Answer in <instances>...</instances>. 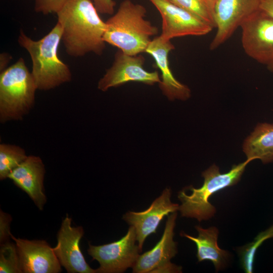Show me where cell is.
Instances as JSON below:
<instances>
[{
  "instance_id": "cell-1",
  "label": "cell",
  "mask_w": 273,
  "mask_h": 273,
  "mask_svg": "<svg viewBox=\"0 0 273 273\" xmlns=\"http://www.w3.org/2000/svg\"><path fill=\"white\" fill-rule=\"evenodd\" d=\"M98 13L92 0H67L56 13L62 28L61 41L68 55L103 54L106 25Z\"/></svg>"
},
{
  "instance_id": "cell-2",
  "label": "cell",
  "mask_w": 273,
  "mask_h": 273,
  "mask_svg": "<svg viewBox=\"0 0 273 273\" xmlns=\"http://www.w3.org/2000/svg\"><path fill=\"white\" fill-rule=\"evenodd\" d=\"M146 13L142 5L122 1L116 13L105 22V42L128 55L145 53L152 37L158 33V27L145 19Z\"/></svg>"
},
{
  "instance_id": "cell-3",
  "label": "cell",
  "mask_w": 273,
  "mask_h": 273,
  "mask_svg": "<svg viewBox=\"0 0 273 273\" xmlns=\"http://www.w3.org/2000/svg\"><path fill=\"white\" fill-rule=\"evenodd\" d=\"M62 28L57 22L52 30L38 40H34L21 30L18 41L29 54L32 74L37 89L47 90L70 81L72 74L68 66L59 57Z\"/></svg>"
},
{
  "instance_id": "cell-4",
  "label": "cell",
  "mask_w": 273,
  "mask_h": 273,
  "mask_svg": "<svg viewBox=\"0 0 273 273\" xmlns=\"http://www.w3.org/2000/svg\"><path fill=\"white\" fill-rule=\"evenodd\" d=\"M253 160H247L233 165L228 172L221 173L219 167L213 164L202 173L204 183L201 187L188 188L192 192L187 195L185 190L178 193V198L181 203L179 210L183 217L197 219L199 221L208 220L214 216L216 209L209 201L214 193L237 184L240 180L247 164Z\"/></svg>"
},
{
  "instance_id": "cell-5",
  "label": "cell",
  "mask_w": 273,
  "mask_h": 273,
  "mask_svg": "<svg viewBox=\"0 0 273 273\" xmlns=\"http://www.w3.org/2000/svg\"><path fill=\"white\" fill-rule=\"evenodd\" d=\"M37 89L32 74L22 58L1 71V121L22 120L34 104Z\"/></svg>"
},
{
  "instance_id": "cell-6",
  "label": "cell",
  "mask_w": 273,
  "mask_h": 273,
  "mask_svg": "<svg viewBox=\"0 0 273 273\" xmlns=\"http://www.w3.org/2000/svg\"><path fill=\"white\" fill-rule=\"evenodd\" d=\"M134 228L130 225L126 235L120 240L99 246L89 244L88 254L100 264L98 273H119L133 267L141 252Z\"/></svg>"
},
{
  "instance_id": "cell-7",
  "label": "cell",
  "mask_w": 273,
  "mask_h": 273,
  "mask_svg": "<svg viewBox=\"0 0 273 273\" xmlns=\"http://www.w3.org/2000/svg\"><path fill=\"white\" fill-rule=\"evenodd\" d=\"M240 28L245 53L260 64H268L273 59V18L260 9Z\"/></svg>"
},
{
  "instance_id": "cell-8",
  "label": "cell",
  "mask_w": 273,
  "mask_h": 273,
  "mask_svg": "<svg viewBox=\"0 0 273 273\" xmlns=\"http://www.w3.org/2000/svg\"><path fill=\"white\" fill-rule=\"evenodd\" d=\"M145 58L141 54L130 55L118 50L112 66L98 82V88L106 92L130 81L152 85L161 81L157 71H148L144 68Z\"/></svg>"
},
{
  "instance_id": "cell-9",
  "label": "cell",
  "mask_w": 273,
  "mask_h": 273,
  "mask_svg": "<svg viewBox=\"0 0 273 273\" xmlns=\"http://www.w3.org/2000/svg\"><path fill=\"white\" fill-rule=\"evenodd\" d=\"M260 0H217L213 15L217 29L209 49L214 50L228 40L243 22L259 10Z\"/></svg>"
},
{
  "instance_id": "cell-10",
  "label": "cell",
  "mask_w": 273,
  "mask_h": 273,
  "mask_svg": "<svg viewBox=\"0 0 273 273\" xmlns=\"http://www.w3.org/2000/svg\"><path fill=\"white\" fill-rule=\"evenodd\" d=\"M159 11L162 20L160 35L167 40L185 36H203L213 28L192 13L167 0H149Z\"/></svg>"
},
{
  "instance_id": "cell-11",
  "label": "cell",
  "mask_w": 273,
  "mask_h": 273,
  "mask_svg": "<svg viewBox=\"0 0 273 273\" xmlns=\"http://www.w3.org/2000/svg\"><path fill=\"white\" fill-rule=\"evenodd\" d=\"M68 214L63 219L57 235V244L53 248L59 262L69 273H96L86 262L79 246L84 234L82 226L71 225Z\"/></svg>"
},
{
  "instance_id": "cell-12",
  "label": "cell",
  "mask_w": 273,
  "mask_h": 273,
  "mask_svg": "<svg viewBox=\"0 0 273 273\" xmlns=\"http://www.w3.org/2000/svg\"><path fill=\"white\" fill-rule=\"evenodd\" d=\"M171 195L170 189L166 188L147 209L141 212L129 211L123 215V219L135 229L141 252L146 239L151 234L156 233L162 219L179 210V205L171 201Z\"/></svg>"
},
{
  "instance_id": "cell-13",
  "label": "cell",
  "mask_w": 273,
  "mask_h": 273,
  "mask_svg": "<svg viewBox=\"0 0 273 273\" xmlns=\"http://www.w3.org/2000/svg\"><path fill=\"white\" fill-rule=\"evenodd\" d=\"M11 238L16 245L21 270L25 273H58L61 264L53 248L44 240Z\"/></svg>"
},
{
  "instance_id": "cell-14",
  "label": "cell",
  "mask_w": 273,
  "mask_h": 273,
  "mask_svg": "<svg viewBox=\"0 0 273 273\" xmlns=\"http://www.w3.org/2000/svg\"><path fill=\"white\" fill-rule=\"evenodd\" d=\"M174 48L170 40L164 39L160 35L152 39L145 53L153 58L160 71L161 81L159 86L163 95L170 101H186L191 97V90L174 77L169 66V54Z\"/></svg>"
},
{
  "instance_id": "cell-15",
  "label": "cell",
  "mask_w": 273,
  "mask_h": 273,
  "mask_svg": "<svg viewBox=\"0 0 273 273\" xmlns=\"http://www.w3.org/2000/svg\"><path fill=\"white\" fill-rule=\"evenodd\" d=\"M44 173V165L40 158L30 155L14 169L8 178L24 191L40 210H42L47 202L43 188Z\"/></svg>"
},
{
  "instance_id": "cell-16",
  "label": "cell",
  "mask_w": 273,
  "mask_h": 273,
  "mask_svg": "<svg viewBox=\"0 0 273 273\" xmlns=\"http://www.w3.org/2000/svg\"><path fill=\"white\" fill-rule=\"evenodd\" d=\"M177 212L170 213L167 217L161 238L151 249L140 255L133 272H152L157 268L170 262V259L177 253V243L174 241V229Z\"/></svg>"
},
{
  "instance_id": "cell-17",
  "label": "cell",
  "mask_w": 273,
  "mask_h": 273,
  "mask_svg": "<svg viewBox=\"0 0 273 273\" xmlns=\"http://www.w3.org/2000/svg\"><path fill=\"white\" fill-rule=\"evenodd\" d=\"M195 228L198 232L197 237L183 233L180 235L196 244L198 261H211L216 271L224 269L228 265L230 254L228 251L220 248L218 245V229L215 226L204 229L199 225L196 226Z\"/></svg>"
},
{
  "instance_id": "cell-18",
  "label": "cell",
  "mask_w": 273,
  "mask_h": 273,
  "mask_svg": "<svg viewBox=\"0 0 273 273\" xmlns=\"http://www.w3.org/2000/svg\"><path fill=\"white\" fill-rule=\"evenodd\" d=\"M243 151L247 159L273 162V124H258L244 141Z\"/></svg>"
},
{
  "instance_id": "cell-19",
  "label": "cell",
  "mask_w": 273,
  "mask_h": 273,
  "mask_svg": "<svg viewBox=\"0 0 273 273\" xmlns=\"http://www.w3.org/2000/svg\"><path fill=\"white\" fill-rule=\"evenodd\" d=\"M25 150L14 145H0V179L8 177L10 172L27 157Z\"/></svg>"
},
{
  "instance_id": "cell-20",
  "label": "cell",
  "mask_w": 273,
  "mask_h": 273,
  "mask_svg": "<svg viewBox=\"0 0 273 273\" xmlns=\"http://www.w3.org/2000/svg\"><path fill=\"white\" fill-rule=\"evenodd\" d=\"M175 6L192 13L210 25H216L213 15L214 6L208 0H167Z\"/></svg>"
},
{
  "instance_id": "cell-21",
  "label": "cell",
  "mask_w": 273,
  "mask_h": 273,
  "mask_svg": "<svg viewBox=\"0 0 273 273\" xmlns=\"http://www.w3.org/2000/svg\"><path fill=\"white\" fill-rule=\"evenodd\" d=\"M270 238H273V224L258 234L253 242L239 248L240 263L245 272H252L256 251L263 242Z\"/></svg>"
},
{
  "instance_id": "cell-22",
  "label": "cell",
  "mask_w": 273,
  "mask_h": 273,
  "mask_svg": "<svg viewBox=\"0 0 273 273\" xmlns=\"http://www.w3.org/2000/svg\"><path fill=\"white\" fill-rule=\"evenodd\" d=\"M0 272H22L15 243L7 241L1 244Z\"/></svg>"
},
{
  "instance_id": "cell-23",
  "label": "cell",
  "mask_w": 273,
  "mask_h": 273,
  "mask_svg": "<svg viewBox=\"0 0 273 273\" xmlns=\"http://www.w3.org/2000/svg\"><path fill=\"white\" fill-rule=\"evenodd\" d=\"M67 0H34V10L43 15L57 13Z\"/></svg>"
},
{
  "instance_id": "cell-24",
  "label": "cell",
  "mask_w": 273,
  "mask_h": 273,
  "mask_svg": "<svg viewBox=\"0 0 273 273\" xmlns=\"http://www.w3.org/2000/svg\"><path fill=\"white\" fill-rule=\"evenodd\" d=\"M11 216L1 210L0 212V241L1 244L8 241L11 237L10 226L11 221Z\"/></svg>"
},
{
  "instance_id": "cell-25",
  "label": "cell",
  "mask_w": 273,
  "mask_h": 273,
  "mask_svg": "<svg viewBox=\"0 0 273 273\" xmlns=\"http://www.w3.org/2000/svg\"><path fill=\"white\" fill-rule=\"evenodd\" d=\"M98 12L103 14L113 15L116 2L114 0H92Z\"/></svg>"
},
{
  "instance_id": "cell-26",
  "label": "cell",
  "mask_w": 273,
  "mask_h": 273,
  "mask_svg": "<svg viewBox=\"0 0 273 273\" xmlns=\"http://www.w3.org/2000/svg\"><path fill=\"white\" fill-rule=\"evenodd\" d=\"M259 8L273 18V0H260Z\"/></svg>"
},
{
  "instance_id": "cell-27",
  "label": "cell",
  "mask_w": 273,
  "mask_h": 273,
  "mask_svg": "<svg viewBox=\"0 0 273 273\" xmlns=\"http://www.w3.org/2000/svg\"><path fill=\"white\" fill-rule=\"evenodd\" d=\"M0 59V69L1 71H2L6 69V67L11 59V57L9 54L4 53L1 54Z\"/></svg>"
},
{
  "instance_id": "cell-28",
  "label": "cell",
  "mask_w": 273,
  "mask_h": 273,
  "mask_svg": "<svg viewBox=\"0 0 273 273\" xmlns=\"http://www.w3.org/2000/svg\"><path fill=\"white\" fill-rule=\"evenodd\" d=\"M267 69L271 72L273 73V59L271 61L266 65Z\"/></svg>"
},
{
  "instance_id": "cell-29",
  "label": "cell",
  "mask_w": 273,
  "mask_h": 273,
  "mask_svg": "<svg viewBox=\"0 0 273 273\" xmlns=\"http://www.w3.org/2000/svg\"><path fill=\"white\" fill-rule=\"evenodd\" d=\"M213 6L217 0H208Z\"/></svg>"
}]
</instances>
